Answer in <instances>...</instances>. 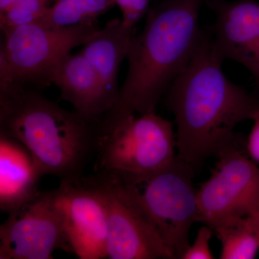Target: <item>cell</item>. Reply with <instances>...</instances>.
I'll use <instances>...</instances> for the list:
<instances>
[{"label": "cell", "instance_id": "cell-9", "mask_svg": "<svg viewBox=\"0 0 259 259\" xmlns=\"http://www.w3.org/2000/svg\"><path fill=\"white\" fill-rule=\"evenodd\" d=\"M73 253L58 207L56 190L44 191L8 213L0 226V259H51Z\"/></svg>", "mask_w": 259, "mask_h": 259}, {"label": "cell", "instance_id": "cell-19", "mask_svg": "<svg viewBox=\"0 0 259 259\" xmlns=\"http://www.w3.org/2000/svg\"><path fill=\"white\" fill-rule=\"evenodd\" d=\"M214 231L205 225L199 230L193 244L190 245L186 250L182 259H213L212 250L209 248V241Z\"/></svg>", "mask_w": 259, "mask_h": 259}, {"label": "cell", "instance_id": "cell-17", "mask_svg": "<svg viewBox=\"0 0 259 259\" xmlns=\"http://www.w3.org/2000/svg\"><path fill=\"white\" fill-rule=\"evenodd\" d=\"M50 6L49 0H0L2 32L36 24Z\"/></svg>", "mask_w": 259, "mask_h": 259}, {"label": "cell", "instance_id": "cell-6", "mask_svg": "<svg viewBox=\"0 0 259 259\" xmlns=\"http://www.w3.org/2000/svg\"><path fill=\"white\" fill-rule=\"evenodd\" d=\"M98 29L97 23L61 28L32 24L3 32L0 88L13 83L31 88L50 84L59 61Z\"/></svg>", "mask_w": 259, "mask_h": 259}, {"label": "cell", "instance_id": "cell-4", "mask_svg": "<svg viewBox=\"0 0 259 259\" xmlns=\"http://www.w3.org/2000/svg\"><path fill=\"white\" fill-rule=\"evenodd\" d=\"M98 127L97 171H117L143 180L177 158L173 124L154 112L103 118Z\"/></svg>", "mask_w": 259, "mask_h": 259}, {"label": "cell", "instance_id": "cell-2", "mask_svg": "<svg viewBox=\"0 0 259 259\" xmlns=\"http://www.w3.org/2000/svg\"><path fill=\"white\" fill-rule=\"evenodd\" d=\"M205 0H163L150 8L127 51L128 69L113 107L103 117L154 112L198 47L199 12Z\"/></svg>", "mask_w": 259, "mask_h": 259}, {"label": "cell", "instance_id": "cell-13", "mask_svg": "<svg viewBox=\"0 0 259 259\" xmlns=\"http://www.w3.org/2000/svg\"><path fill=\"white\" fill-rule=\"evenodd\" d=\"M41 172L31 153L16 140L0 135V209L10 213L40 192Z\"/></svg>", "mask_w": 259, "mask_h": 259}, {"label": "cell", "instance_id": "cell-21", "mask_svg": "<svg viewBox=\"0 0 259 259\" xmlns=\"http://www.w3.org/2000/svg\"><path fill=\"white\" fill-rule=\"evenodd\" d=\"M56 1V0H49V4H50V5H51L52 4H54V3H55Z\"/></svg>", "mask_w": 259, "mask_h": 259}, {"label": "cell", "instance_id": "cell-12", "mask_svg": "<svg viewBox=\"0 0 259 259\" xmlns=\"http://www.w3.org/2000/svg\"><path fill=\"white\" fill-rule=\"evenodd\" d=\"M51 83L59 88L61 100L95 123L113 105L93 65L81 52L69 53L59 61L51 75Z\"/></svg>", "mask_w": 259, "mask_h": 259}, {"label": "cell", "instance_id": "cell-11", "mask_svg": "<svg viewBox=\"0 0 259 259\" xmlns=\"http://www.w3.org/2000/svg\"><path fill=\"white\" fill-rule=\"evenodd\" d=\"M215 20L210 32L223 60L246 68L259 89V3L255 0H205Z\"/></svg>", "mask_w": 259, "mask_h": 259}, {"label": "cell", "instance_id": "cell-15", "mask_svg": "<svg viewBox=\"0 0 259 259\" xmlns=\"http://www.w3.org/2000/svg\"><path fill=\"white\" fill-rule=\"evenodd\" d=\"M221 242V259H253L259 251V211L212 228Z\"/></svg>", "mask_w": 259, "mask_h": 259}, {"label": "cell", "instance_id": "cell-7", "mask_svg": "<svg viewBox=\"0 0 259 259\" xmlns=\"http://www.w3.org/2000/svg\"><path fill=\"white\" fill-rule=\"evenodd\" d=\"M106 208L107 258L175 259L152 223L127 189L110 171L86 177Z\"/></svg>", "mask_w": 259, "mask_h": 259}, {"label": "cell", "instance_id": "cell-18", "mask_svg": "<svg viewBox=\"0 0 259 259\" xmlns=\"http://www.w3.org/2000/svg\"><path fill=\"white\" fill-rule=\"evenodd\" d=\"M122 12V22L126 27L134 28L149 11L151 0H115Z\"/></svg>", "mask_w": 259, "mask_h": 259}, {"label": "cell", "instance_id": "cell-10", "mask_svg": "<svg viewBox=\"0 0 259 259\" xmlns=\"http://www.w3.org/2000/svg\"><path fill=\"white\" fill-rule=\"evenodd\" d=\"M56 193L73 253L81 259L107 258V214L98 191L83 177L61 181Z\"/></svg>", "mask_w": 259, "mask_h": 259}, {"label": "cell", "instance_id": "cell-16", "mask_svg": "<svg viewBox=\"0 0 259 259\" xmlns=\"http://www.w3.org/2000/svg\"><path fill=\"white\" fill-rule=\"evenodd\" d=\"M115 5V0H56L35 25L61 28L95 24Z\"/></svg>", "mask_w": 259, "mask_h": 259}, {"label": "cell", "instance_id": "cell-5", "mask_svg": "<svg viewBox=\"0 0 259 259\" xmlns=\"http://www.w3.org/2000/svg\"><path fill=\"white\" fill-rule=\"evenodd\" d=\"M194 170L177 156L169 166L143 180L110 171L133 196L175 259L182 258L190 245L191 228L199 223Z\"/></svg>", "mask_w": 259, "mask_h": 259}, {"label": "cell", "instance_id": "cell-14", "mask_svg": "<svg viewBox=\"0 0 259 259\" xmlns=\"http://www.w3.org/2000/svg\"><path fill=\"white\" fill-rule=\"evenodd\" d=\"M134 29L126 27L120 19H112L94 32L80 51L93 65L113 105L120 90L117 76L122 61L127 59Z\"/></svg>", "mask_w": 259, "mask_h": 259}, {"label": "cell", "instance_id": "cell-20", "mask_svg": "<svg viewBox=\"0 0 259 259\" xmlns=\"http://www.w3.org/2000/svg\"><path fill=\"white\" fill-rule=\"evenodd\" d=\"M252 120L253 125L246 143V151L249 157L255 163H259V108Z\"/></svg>", "mask_w": 259, "mask_h": 259}, {"label": "cell", "instance_id": "cell-1", "mask_svg": "<svg viewBox=\"0 0 259 259\" xmlns=\"http://www.w3.org/2000/svg\"><path fill=\"white\" fill-rule=\"evenodd\" d=\"M209 31L203 30L192 59L166 91L175 116L177 156L198 168L211 156L239 141L235 130L252 120L259 99L232 82Z\"/></svg>", "mask_w": 259, "mask_h": 259}, {"label": "cell", "instance_id": "cell-8", "mask_svg": "<svg viewBox=\"0 0 259 259\" xmlns=\"http://www.w3.org/2000/svg\"><path fill=\"white\" fill-rule=\"evenodd\" d=\"M239 141L218 153L209 178L197 192L199 223L211 228L259 211V167Z\"/></svg>", "mask_w": 259, "mask_h": 259}, {"label": "cell", "instance_id": "cell-3", "mask_svg": "<svg viewBox=\"0 0 259 259\" xmlns=\"http://www.w3.org/2000/svg\"><path fill=\"white\" fill-rule=\"evenodd\" d=\"M0 135L26 147L42 176L61 181L82 178L100 139L98 123L18 83L0 89Z\"/></svg>", "mask_w": 259, "mask_h": 259}]
</instances>
